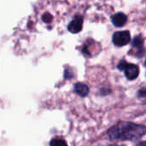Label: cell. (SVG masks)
<instances>
[{
  "label": "cell",
  "instance_id": "obj_1",
  "mask_svg": "<svg viewBox=\"0 0 146 146\" xmlns=\"http://www.w3.org/2000/svg\"><path fill=\"white\" fill-rule=\"evenodd\" d=\"M146 133V127L132 122H120L108 131L111 140H135Z\"/></svg>",
  "mask_w": 146,
  "mask_h": 146
},
{
  "label": "cell",
  "instance_id": "obj_2",
  "mask_svg": "<svg viewBox=\"0 0 146 146\" xmlns=\"http://www.w3.org/2000/svg\"><path fill=\"white\" fill-rule=\"evenodd\" d=\"M131 36L128 31L116 32L113 35V43L116 46H124L130 42Z\"/></svg>",
  "mask_w": 146,
  "mask_h": 146
},
{
  "label": "cell",
  "instance_id": "obj_3",
  "mask_svg": "<svg viewBox=\"0 0 146 146\" xmlns=\"http://www.w3.org/2000/svg\"><path fill=\"white\" fill-rule=\"evenodd\" d=\"M124 71H125V74H126L127 78L130 80H135L139 76V67L135 64L127 63Z\"/></svg>",
  "mask_w": 146,
  "mask_h": 146
},
{
  "label": "cell",
  "instance_id": "obj_4",
  "mask_svg": "<svg viewBox=\"0 0 146 146\" xmlns=\"http://www.w3.org/2000/svg\"><path fill=\"white\" fill-rule=\"evenodd\" d=\"M83 19L81 16H75L68 25V30L73 33H77L82 29Z\"/></svg>",
  "mask_w": 146,
  "mask_h": 146
},
{
  "label": "cell",
  "instance_id": "obj_5",
  "mask_svg": "<svg viewBox=\"0 0 146 146\" xmlns=\"http://www.w3.org/2000/svg\"><path fill=\"white\" fill-rule=\"evenodd\" d=\"M127 20V15L124 13H116L113 17H112V22L115 27H122L126 24Z\"/></svg>",
  "mask_w": 146,
  "mask_h": 146
},
{
  "label": "cell",
  "instance_id": "obj_6",
  "mask_svg": "<svg viewBox=\"0 0 146 146\" xmlns=\"http://www.w3.org/2000/svg\"><path fill=\"white\" fill-rule=\"evenodd\" d=\"M74 90H75V92L80 95L81 97H86L89 92L88 86L82 83H77L74 86Z\"/></svg>",
  "mask_w": 146,
  "mask_h": 146
},
{
  "label": "cell",
  "instance_id": "obj_7",
  "mask_svg": "<svg viewBox=\"0 0 146 146\" xmlns=\"http://www.w3.org/2000/svg\"><path fill=\"white\" fill-rule=\"evenodd\" d=\"M50 146H68L65 140L62 139H53L50 141Z\"/></svg>",
  "mask_w": 146,
  "mask_h": 146
},
{
  "label": "cell",
  "instance_id": "obj_8",
  "mask_svg": "<svg viewBox=\"0 0 146 146\" xmlns=\"http://www.w3.org/2000/svg\"><path fill=\"white\" fill-rule=\"evenodd\" d=\"M133 47L139 49V50L143 48V39L141 38L140 36H138L134 38L133 43Z\"/></svg>",
  "mask_w": 146,
  "mask_h": 146
},
{
  "label": "cell",
  "instance_id": "obj_9",
  "mask_svg": "<svg viewBox=\"0 0 146 146\" xmlns=\"http://www.w3.org/2000/svg\"><path fill=\"white\" fill-rule=\"evenodd\" d=\"M127 65V62H126L125 61H121V62L118 64L117 68H118V69H120V70H124V69L126 68Z\"/></svg>",
  "mask_w": 146,
  "mask_h": 146
},
{
  "label": "cell",
  "instance_id": "obj_10",
  "mask_svg": "<svg viewBox=\"0 0 146 146\" xmlns=\"http://www.w3.org/2000/svg\"><path fill=\"white\" fill-rule=\"evenodd\" d=\"M139 95H140L139 97H145L146 96V91L145 90H141L139 92Z\"/></svg>",
  "mask_w": 146,
  "mask_h": 146
},
{
  "label": "cell",
  "instance_id": "obj_11",
  "mask_svg": "<svg viewBox=\"0 0 146 146\" xmlns=\"http://www.w3.org/2000/svg\"><path fill=\"white\" fill-rule=\"evenodd\" d=\"M138 146H146V141H144V142H141L139 145Z\"/></svg>",
  "mask_w": 146,
  "mask_h": 146
},
{
  "label": "cell",
  "instance_id": "obj_12",
  "mask_svg": "<svg viewBox=\"0 0 146 146\" xmlns=\"http://www.w3.org/2000/svg\"><path fill=\"white\" fill-rule=\"evenodd\" d=\"M112 146H124V145H112Z\"/></svg>",
  "mask_w": 146,
  "mask_h": 146
},
{
  "label": "cell",
  "instance_id": "obj_13",
  "mask_svg": "<svg viewBox=\"0 0 146 146\" xmlns=\"http://www.w3.org/2000/svg\"><path fill=\"white\" fill-rule=\"evenodd\" d=\"M145 66H146V61H145Z\"/></svg>",
  "mask_w": 146,
  "mask_h": 146
}]
</instances>
